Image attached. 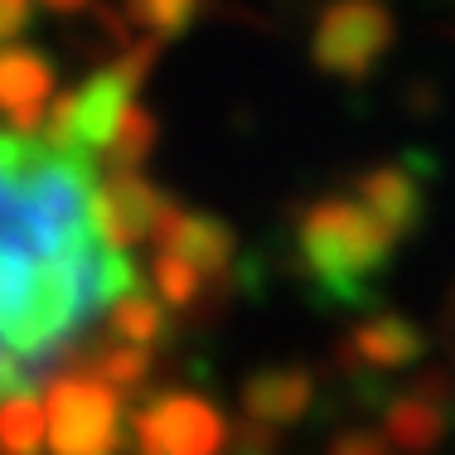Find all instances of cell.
Returning <instances> with one entry per match:
<instances>
[{
    "instance_id": "obj_1",
    "label": "cell",
    "mask_w": 455,
    "mask_h": 455,
    "mask_svg": "<svg viewBox=\"0 0 455 455\" xmlns=\"http://www.w3.org/2000/svg\"><path fill=\"white\" fill-rule=\"evenodd\" d=\"M393 247L397 237L359 199H315L296 219L300 272L339 306H363L373 296V281L387 272Z\"/></svg>"
},
{
    "instance_id": "obj_2",
    "label": "cell",
    "mask_w": 455,
    "mask_h": 455,
    "mask_svg": "<svg viewBox=\"0 0 455 455\" xmlns=\"http://www.w3.org/2000/svg\"><path fill=\"white\" fill-rule=\"evenodd\" d=\"M44 446L49 455H116L122 446V393L83 373H49Z\"/></svg>"
},
{
    "instance_id": "obj_3",
    "label": "cell",
    "mask_w": 455,
    "mask_h": 455,
    "mask_svg": "<svg viewBox=\"0 0 455 455\" xmlns=\"http://www.w3.org/2000/svg\"><path fill=\"white\" fill-rule=\"evenodd\" d=\"M397 39V20L383 0H330L310 35V59L320 73L363 83Z\"/></svg>"
},
{
    "instance_id": "obj_4",
    "label": "cell",
    "mask_w": 455,
    "mask_h": 455,
    "mask_svg": "<svg viewBox=\"0 0 455 455\" xmlns=\"http://www.w3.org/2000/svg\"><path fill=\"white\" fill-rule=\"evenodd\" d=\"M126 421L140 455H223L228 446V417L199 393H160Z\"/></svg>"
},
{
    "instance_id": "obj_5",
    "label": "cell",
    "mask_w": 455,
    "mask_h": 455,
    "mask_svg": "<svg viewBox=\"0 0 455 455\" xmlns=\"http://www.w3.org/2000/svg\"><path fill=\"white\" fill-rule=\"evenodd\" d=\"M160 204H165V189H156L140 170H107L92 184V209H88L97 243L112 247V252L136 247L140 237H150Z\"/></svg>"
},
{
    "instance_id": "obj_6",
    "label": "cell",
    "mask_w": 455,
    "mask_h": 455,
    "mask_svg": "<svg viewBox=\"0 0 455 455\" xmlns=\"http://www.w3.org/2000/svg\"><path fill=\"white\" fill-rule=\"evenodd\" d=\"M451 407H455V373H446V368H421L417 383L403 397H393L383 411L387 446H403L411 455L436 451L446 427H451Z\"/></svg>"
},
{
    "instance_id": "obj_7",
    "label": "cell",
    "mask_w": 455,
    "mask_h": 455,
    "mask_svg": "<svg viewBox=\"0 0 455 455\" xmlns=\"http://www.w3.org/2000/svg\"><path fill=\"white\" fill-rule=\"evenodd\" d=\"M150 237H156L160 252L184 257L199 276H228V267H233V257H237V233L233 228H228L223 219H213V213L184 209V204L170 199V194H165V204H160L156 223H150Z\"/></svg>"
},
{
    "instance_id": "obj_8",
    "label": "cell",
    "mask_w": 455,
    "mask_h": 455,
    "mask_svg": "<svg viewBox=\"0 0 455 455\" xmlns=\"http://www.w3.org/2000/svg\"><path fill=\"white\" fill-rule=\"evenodd\" d=\"M53 92H59V68H53L49 53L25 44L0 49V116H5V132L39 136Z\"/></svg>"
},
{
    "instance_id": "obj_9",
    "label": "cell",
    "mask_w": 455,
    "mask_h": 455,
    "mask_svg": "<svg viewBox=\"0 0 455 455\" xmlns=\"http://www.w3.org/2000/svg\"><path fill=\"white\" fill-rule=\"evenodd\" d=\"M421 349H427V334L417 330L411 320L403 315H368L363 324H354L349 334L339 339L334 359L339 368H403V363H417Z\"/></svg>"
},
{
    "instance_id": "obj_10",
    "label": "cell",
    "mask_w": 455,
    "mask_h": 455,
    "mask_svg": "<svg viewBox=\"0 0 455 455\" xmlns=\"http://www.w3.org/2000/svg\"><path fill=\"white\" fill-rule=\"evenodd\" d=\"M132 92H136V83L122 73V63H107L83 88H73V146L88 150V156H102L122 107L132 102Z\"/></svg>"
},
{
    "instance_id": "obj_11",
    "label": "cell",
    "mask_w": 455,
    "mask_h": 455,
    "mask_svg": "<svg viewBox=\"0 0 455 455\" xmlns=\"http://www.w3.org/2000/svg\"><path fill=\"white\" fill-rule=\"evenodd\" d=\"M315 403V378L306 368H262L243 383V411L267 427H291Z\"/></svg>"
},
{
    "instance_id": "obj_12",
    "label": "cell",
    "mask_w": 455,
    "mask_h": 455,
    "mask_svg": "<svg viewBox=\"0 0 455 455\" xmlns=\"http://www.w3.org/2000/svg\"><path fill=\"white\" fill-rule=\"evenodd\" d=\"M354 199H359L393 237L417 233V223H421V189H417V180H411L403 165L363 170V175L354 180Z\"/></svg>"
},
{
    "instance_id": "obj_13",
    "label": "cell",
    "mask_w": 455,
    "mask_h": 455,
    "mask_svg": "<svg viewBox=\"0 0 455 455\" xmlns=\"http://www.w3.org/2000/svg\"><path fill=\"white\" fill-rule=\"evenodd\" d=\"M107 330L126 344H160L170 334V320H165V300L150 296L146 286H132L126 296H116L107 306Z\"/></svg>"
},
{
    "instance_id": "obj_14",
    "label": "cell",
    "mask_w": 455,
    "mask_h": 455,
    "mask_svg": "<svg viewBox=\"0 0 455 455\" xmlns=\"http://www.w3.org/2000/svg\"><path fill=\"white\" fill-rule=\"evenodd\" d=\"M150 363L156 359H150L146 344H107V349L88 354V363H68V373L97 378V383H107L112 393H136V387H146Z\"/></svg>"
},
{
    "instance_id": "obj_15",
    "label": "cell",
    "mask_w": 455,
    "mask_h": 455,
    "mask_svg": "<svg viewBox=\"0 0 455 455\" xmlns=\"http://www.w3.org/2000/svg\"><path fill=\"white\" fill-rule=\"evenodd\" d=\"M44 451V403L35 387L0 397V455H39Z\"/></svg>"
},
{
    "instance_id": "obj_16",
    "label": "cell",
    "mask_w": 455,
    "mask_h": 455,
    "mask_svg": "<svg viewBox=\"0 0 455 455\" xmlns=\"http://www.w3.org/2000/svg\"><path fill=\"white\" fill-rule=\"evenodd\" d=\"M213 0H122V15L132 29H146L156 39H184Z\"/></svg>"
},
{
    "instance_id": "obj_17",
    "label": "cell",
    "mask_w": 455,
    "mask_h": 455,
    "mask_svg": "<svg viewBox=\"0 0 455 455\" xmlns=\"http://www.w3.org/2000/svg\"><path fill=\"white\" fill-rule=\"evenodd\" d=\"M156 136H160L156 116H150L140 102H126L122 116H116V126H112V140L102 146L107 170H140L146 156L156 150Z\"/></svg>"
},
{
    "instance_id": "obj_18",
    "label": "cell",
    "mask_w": 455,
    "mask_h": 455,
    "mask_svg": "<svg viewBox=\"0 0 455 455\" xmlns=\"http://www.w3.org/2000/svg\"><path fill=\"white\" fill-rule=\"evenodd\" d=\"M150 276H156V296L165 300V306H175V310H189L194 300L204 296V276L175 252H156Z\"/></svg>"
},
{
    "instance_id": "obj_19",
    "label": "cell",
    "mask_w": 455,
    "mask_h": 455,
    "mask_svg": "<svg viewBox=\"0 0 455 455\" xmlns=\"http://www.w3.org/2000/svg\"><path fill=\"white\" fill-rule=\"evenodd\" d=\"M281 446V436L267 421H252V417H243L237 427H228V446L223 451H233V455H276Z\"/></svg>"
},
{
    "instance_id": "obj_20",
    "label": "cell",
    "mask_w": 455,
    "mask_h": 455,
    "mask_svg": "<svg viewBox=\"0 0 455 455\" xmlns=\"http://www.w3.org/2000/svg\"><path fill=\"white\" fill-rule=\"evenodd\" d=\"M330 455H387V436L383 431H339Z\"/></svg>"
},
{
    "instance_id": "obj_21",
    "label": "cell",
    "mask_w": 455,
    "mask_h": 455,
    "mask_svg": "<svg viewBox=\"0 0 455 455\" xmlns=\"http://www.w3.org/2000/svg\"><path fill=\"white\" fill-rule=\"evenodd\" d=\"M20 387H35V373H29V363L20 359V354H10L5 344H0V397L20 393Z\"/></svg>"
},
{
    "instance_id": "obj_22",
    "label": "cell",
    "mask_w": 455,
    "mask_h": 455,
    "mask_svg": "<svg viewBox=\"0 0 455 455\" xmlns=\"http://www.w3.org/2000/svg\"><path fill=\"white\" fill-rule=\"evenodd\" d=\"M29 20H35V0H0V44L25 35Z\"/></svg>"
},
{
    "instance_id": "obj_23",
    "label": "cell",
    "mask_w": 455,
    "mask_h": 455,
    "mask_svg": "<svg viewBox=\"0 0 455 455\" xmlns=\"http://www.w3.org/2000/svg\"><path fill=\"white\" fill-rule=\"evenodd\" d=\"M44 10H53V15H78V10H88L92 0H39Z\"/></svg>"
},
{
    "instance_id": "obj_24",
    "label": "cell",
    "mask_w": 455,
    "mask_h": 455,
    "mask_svg": "<svg viewBox=\"0 0 455 455\" xmlns=\"http://www.w3.org/2000/svg\"><path fill=\"white\" fill-rule=\"evenodd\" d=\"M446 324L455 330V286H451V296H446Z\"/></svg>"
}]
</instances>
